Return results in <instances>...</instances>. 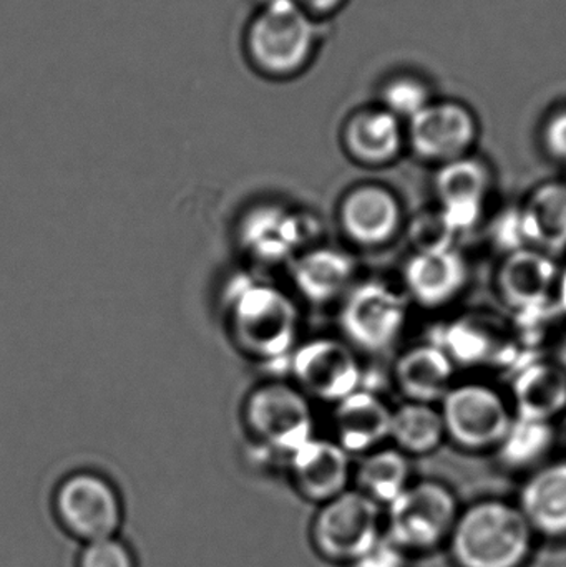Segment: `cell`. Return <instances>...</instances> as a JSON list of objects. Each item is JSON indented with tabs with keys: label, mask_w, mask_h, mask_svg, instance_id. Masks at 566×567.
Segmentation results:
<instances>
[{
	"label": "cell",
	"mask_w": 566,
	"mask_h": 567,
	"mask_svg": "<svg viewBox=\"0 0 566 567\" xmlns=\"http://www.w3.org/2000/svg\"><path fill=\"white\" fill-rule=\"evenodd\" d=\"M544 140L550 155L566 162V110L550 116L545 125Z\"/></svg>",
	"instance_id": "d6a6232c"
},
{
	"label": "cell",
	"mask_w": 566,
	"mask_h": 567,
	"mask_svg": "<svg viewBox=\"0 0 566 567\" xmlns=\"http://www.w3.org/2000/svg\"><path fill=\"white\" fill-rule=\"evenodd\" d=\"M295 385L306 396L339 403L358 390L361 367L341 340L312 339L296 347L288 363Z\"/></svg>",
	"instance_id": "8fae6325"
},
{
	"label": "cell",
	"mask_w": 566,
	"mask_h": 567,
	"mask_svg": "<svg viewBox=\"0 0 566 567\" xmlns=\"http://www.w3.org/2000/svg\"><path fill=\"white\" fill-rule=\"evenodd\" d=\"M442 350L452 362L487 365L508 355V346L494 327L481 319H462L445 329Z\"/></svg>",
	"instance_id": "d4e9b609"
},
{
	"label": "cell",
	"mask_w": 566,
	"mask_h": 567,
	"mask_svg": "<svg viewBox=\"0 0 566 567\" xmlns=\"http://www.w3.org/2000/svg\"><path fill=\"white\" fill-rule=\"evenodd\" d=\"M289 480L308 502L322 503L348 492L352 468L349 453L331 440L311 439L286 460Z\"/></svg>",
	"instance_id": "4fadbf2b"
},
{
	"label": "cell",
	"mask_w": 566,
	"mask_h": 567,
	"mask_svg": "<svg viewBox=\"0 0 566 567\" xmlns=\"http://www.w3.org/2000/svg\"><path fill=\"white\" fill-rule=\"evenodd\" d=\"M382 535L381 506L358 489L319 505L311 523L312 548L338 565H351Z\"/></svg>",
	"instance_id": "52a82bcc"
},
{
	"label": "cell",
	"mask_w": 566,
	"mask_h": 567,
	"mask_svg": "<svg viewBox=\"0 0 566 567\" xmlns=\"http://www.w3.org/2000/svg\"><path fill=\"white\" fill-rule=\"evenodd\" d=\"M555 432L550 422L514 419L497 446L502 463L511 470H531L541 465L554 449Z\"/></svg>",
	"instance_id": "83f0119b"
},
{
	"label": "cell",
	"mask_w": 566,
	"mask_h": 567,
	"mask_svg": "<svg viewBox=\"0 0 566 567\" xmlns=\"http://www.w3.org/2000/svg\"><path fill=\"white\" fill-rule=\"evenodd\" d=\"M266 2H268V0H266Z\"/></svg>",
	"instance_id": "8d00e7d4"
},
{
	"label": "cell",
	"mask_w": 566,
	"mask_h": 567,
	"mask_svg": "<svg viewBox=\"0 0 566 567\" xmlns=\"http://www.w3.org/2000/svg\"><path fill=\"white\" fill-rule=\"evenodd\" d=\"M321 236L318 219L282 205H259L239 221L238 239L246 256L263 266L292 262Z\"/></svg>",
	"instance_id": "ba28073f"
},
{
	"label": "cell",
	"mask_w": 566,
	"mask_h": 567,
	"mask_svg": "<svg viewBox=\"0 0 566 567\" xmlns=\"http://www.w3.org/2000/svg\"><path fill=\"white\" fill-rule=\"evenodd\" d=\"M514 400L518 419L552 422L566 409V372L555 363L524 367L515 377Z\"/></svg>",
	"instance_id": "cb8c5ba5"
},
{
	"label": "cell",
	"mask_w": 566,
	"mask_h": 567,
	"mask_svg": "<svg viewBox=\"0 0 566 567\" xmlns=\"http://www.w3.org/2000/svg\"><path fill=\"white\" fill-rule=\"evenodd\" d=\"M454 362L451 357L435 346H421L409 350L395 365V380L402 392L419 403L444 400L451 390Z\"/></svg>",
	"instance_id": "603a6c76"
},
{
	"label": "cell",
	"mask_w": 566,
	"mask_h": 567,
	"mask_svg": "<svg viewBox=\"0 0 566 567\" xmlns=\"http://www.w3.org/2000/svg\"><path fill=\"white\" fill-rule=\"evenodd\" d=\"M302 9L308 13H318V16H325V13L335 12L338 10L346 0H296Z\"/></svg>",
	"instance_id": "836d02e7"
},
{
	"label": "cell",
	"mask_w": 566,
	"mask_h": 567,
	"mask_svg": "<svg viewBox=\"0 0 566 567\" xmlns=\"http://www.w3.org/2000/svg\"><path fill=\"white\" fill-rule=\"evenodd\" d=\"M558 359H560V367L566 372V340L562 343L560 352H558Z\"/></svg>",
	"instance_id": "d590c367"
},
{
	"label": "cell",
	"mask_w": 566,
	"mask_h": 567,
	"mask_svg": "<svg viewBox=\"0 0 566 567\" xmlns=\"http://www.w3.org/2000/svg\"><path fill=\"white\" fill-rule=\"evenodd\" d=\"M408 320L405 297L381 282H364L346 293L341 327L359 349L382 352L401 336Z\"/></svg>",
	"instance_id": "9c48e42d"
},
{
	"label": "cell",
	"mask_w": 566,
	"mask_h": 567,
	"mask_svg": "<svg viewBox=\"0 0 566 567\" xmlns=\"http://www.w3.org/2000/svg\"><path fill=\"white\" fill-rule=\"evenodd\" d=\"M428 85L415 76L392 79L382 90V109L401 120H412L431 105Z\"/></svg>",
	"instance_id": "f1b7e54d"
},
{
	"label": "cell",
	"mask_w": 566,
	"mask_h": 567,
	"mask_svg": "<svg viewBox=\"0 0 566 567\" xmlns=\"http://www.w3.org/2000/svg\"><path fill=\"white\" fill-rule=\"evenodd\" d=\"M454 226L445 218L444 213L439 212L422 213L412 221L409 228L412 245L418 249V255L424 252H441L452 249L455 236Z\"/></svg>",
	"instance_id": "f546056e"
},
{
	"label": "cell",
	"mask_w": 566,
	"mask_h": 567,
	"mask_svg": "<svg viewBox=\"0 0 566 567\" xmlns=\"http://www.w3.org/2000/svg\"><path fill=\"white\" fill-rule=\"evenodd\" d=\"M76 567H138V561L128 543L120 536H112L82 545Z\"/></svg>",
	"instance_id": "4dcf8cb0"
},
{
	"label": "cell",
	"mask_w": 566,
	"mask_h": 567,
	"mask_svg": "<svg viewBox=\"0 0 566 567\" xmlns=\"http://www.w3.org/2000/svg\"><path fill=\"white\" fill-rule=\"evenodd\" d=\"M441 415L445 435L467 450L497 449L514 420L495 390L475 383L449 390Z\"/></svg>",
	"instance_id": "30bf717a"
},
{
	"label": "cell",
	"mask_w": 566,
	"mask_h": 567,
	"mask_svg": "<svg viewBox=\"0 0 566 567\" xmlns=\"http://www.w3.org/2000/svg\"><path fill=\"white\" fill-rule=\"evenodd\" d=\"M339 225L356 245L374 248L398 233L401 206L389 189L374 185L359 186L342 198Z\"/></svg>",
	"instance_id": "5bb4252c"
},
{
	"label": "cell",
	"mask_w": 566,
	"mask_h": 567,
	"mask_svg": "<svg viewBox=\"0 0 566 567\" xmlns=\"http://www.w3.org/2000/svg\"><path fill=\"white\" fill-rule=\"evenodd\" d=\"M409 473L411 466L401 450H375L356 470V489L379 506H389L411 485Z\"/></svg>",
	"instance_id": "484cf974"
},
{
	"label": "cell",
	"mask_w": 566,
	"mask_h": 567,
	"mask_svg": "<svg viewBox=\"0 0 566 567\" xmlns=\"http://www.w3.org/2000/svg\"><path fill=\"white\" fill-rule=\"evenodd\" d=\"M535 536L518 505L482 499L462 509L447 546L455 567H525Z\"/></svg>",
	"instance_id": "7a4b0ae2"
},
{
	"label": "cell",
	"mask_w": 566,
	"mask_h": 567,
	"mask_svg": "<svg viewBox=\"0 0 566 567\" xmlns=\"http://www.w3.org/2000/svg\"><path fill=\"white\" fill-rule=\"evenodd\" d=\"M392 412L382 400L356 390L336 406V443L349 455L372 452L391 436Z\"/></svg>",
	"instance_id": "d6986e66"
},
{
	"label": "cell",
	"mask_w": 566,
	"mask_h": 567,
	"mask_svg": "<svg viewBox=\"0 0 566 567\" xmlns=\"http://www.w3.org/2000/svg\"><path fill=\"white\" fill-rule=\"evenodd\" d=\"M356 262L348 252L312 246L291 262V279L302 299L328 303L348 292Z\"/></svg>",
	"instance_id": "ac0fdd59"
},
{
	"label": "cell",
	"mask_w": 566,
	"mask_h": 567,
	"mask_svg": "<svg viewBox=\"0 0 566 567\" xmlns=\"http://www.w3.org/2000/svg\"><path fill=\"white\" fill-rule=\"evenodd\" d=\"M404 143L401 120L384 109L362 110L346 123L344 146L356 162L379 166L392 162Z\"/></svg>",
	"instance_id": "7402d4cb"
},
{
	"label": "cell",
	"mask_w": 566,
	"mask_h": 567,
	"mask_svg": "<svg viewBox=\"0 0 566 567\" xmlns=\"http://www.w3.org/2000/svg\"><path fill=\"white\" fill-rule=\"evenodd\" d=\"M558 268L552 256L538 249L512 251L498 271L502 299L521 312L544 309L558 286Z\"/></svg>",
	"instance_id": "2e32d148"
},
{
	"label": "cell",
	"mask_w": 566,
	"mask_h": 567,
	"mask_svg": "<svg viewBox=\"0 0 566 567\" xmlns=\"http://www.w3.org/2000/svg\"><path fill=\"white\" fill-rule=\"evenodd\" d=\"M52 508L60 528L82 545L120 536L125 518L119 488L92 470H79L62 478L53 492Z\"/></svg>",
	"instance_id": "5b68a950"
},
{
	"label": "cell",
	"mask_w": 566,
	"mask_h": 567,
	"mask_svg": "<svg viewBox=\"0 0 566 567\" xmlns=\"http://www.w3.org/2000/svg\"><path fill=\"white\" fill-rule=\"evenodd\" d=\"M461 512L449 486L415 483L388 506L384 535L409 555L429 553L447 545Z\"/></svg>",
	"instance_id": "8992f818"
},
{
	"label": "cell",
	"mask_w": 566,
	"mask_h": 567,
	"mask_svg": "<svg viewBox=\"0 0 566 567\" xmlns=\"http://www.w3.org/2000/svg\"><path fill=\"white\" fill-rule=\"evenodd\" d=\"M348 567H409V553L382 535L364 555Z\"/></svg>",
	"instance_id": "1f68e13d"
},
{
	"label": "cell",
	"mask_w": 566,
	"mask_h": 567,
	"mask_svg": "<svg viewBox=\"0 0 566 567\" xmlns=\"http://www.w3.org/2000/svg\"><path fill=\"white\" fill-rule=\"evenodd\" d=\"M409 292L422 306L439 307L451 302L467 281V266L454 248L415 255L405 266Z\"/></svg>",
	"instance_id": "44dd1931"
},
{
	"label": "cell",
	"mask_w": 566,
	"mask_h": 567,
	"mask_svg": "<svg viewBox=\"0 0 566 567\" xmlns=\"http://www.w3.org/2000/svg\"><path fill=\"white\" fill-rule=\"evenodd\" d=\"M316 42L318 30L311 13L296 0H268L248 32L253 62L263 72L278 76L305 69L315 53Z\"/></svg>",
	"instance_id": "277c9868"
},
{
	"label": "cell",
	"mask_w": 566,
	"mask_h": 567,
	"mask_svg": "<svg viewBox=\"0 0 566 567\" xmlns=\"http://www.w3.org/2000/svg\"><path fill=\"white\" fill-rule=\"evenodd\" d=\"M525 248L538 249L545 255L566 251V185L545 183L538 186L527 205L518 209Z\"/></svg>",
	"instance_id": "ffe728a7"
},
{
	"label": "cell",
	"mask_w": 566,
	"mask_h": 567,
	"mask_svg": "<svg viewBox=\"0 0 566 567\" xmlns=\"http://www.w3.org/2000/svg\"><path fill=\"white\" fill-rule=\"evenodd\" d=\"M518 508L535 535L566 539V462L542 466L522 486Z\"/></svg>",
	"instance_id": "e0dca14e"
},
{
	"label": "cell",
	"mask_w": 566,
	"mask_h": 567,
	"mask_svg": "<svg viewBox=\"0 0 566 567\" xmlns=\"http://www.w3.org/2000/svg\"><path fill=\"white\" fill-rule=\"evenodd\" d=\"M441 212L455 231L472 228L481 218L491 192V173L478 159L464 158L445 163L435 178Z\"/></svg>",
	"instance_id": "9a60e30c"
},
{
	"label": "cell",
	"mask_w": 566,
	"mask_h": 567,
	"mask_svg": "<svg viewBox=\"0 0 566 567\" xmlns=\"http://www.w3.org/2000/svg\"><path fill=\"white\" fill-rule=\"evenodd\" d=\"M223 320L236 350L259 365H288L298 347V307L275 284L233 279L223 296Z\"/></svg>",
	"instance_id": "6da1fadb"
},
{
	"label": "cell",
	"mask_w": 566,
	"mask_h": 567,
	"mask_svg": "<svg viewBox=\"0 0 566 567\" xmlns=\"http://www.w3.org/2000/svg\"><path fill=\"white\" fill-rule=\"evenodd\" d=\"M557 299L566 313V271L560 276V279H558Z\"/></svg>",
	"instance_id": "e575fe53"
},
{
	"label": "cell",
	"mask_w": 566,
	"mask_h": 567,
	"mask_svg": "<svg viewBox=\"0 0 566 567\" xmlns=\"http://www.w3.org/2000/svg\"><path fill=\"white\" fill-rule=\"evenodd\" d=\"M241 422L256 446L286 460L315 439L308 396L282 380H268L249 390L241 406Z\"/></svg>",
	"instance_id": "3957f363"
},
{
	"label": "cell",
	"mask_w": 566,
	"mask_h": 567,
	"mask_svg": "<svg viewBox=\"0 0 566 567\" xmlns=\"http://www.w3.org/2000/svg\"><path fill=\"white\" fill-rule=\"evenodd\" d=\"M408 136L415 155L445 165L464 158L472 148L477 138V122L461 103L432 102L409 120Z\"/></svg>",
	"instance_id": "7c38bea8"
},
{
	"label": "cell",
	"mask_w": 566,
	"mask_h": 567,
	"mask_svg": "<svg viewBox=\"0 0 566 567\" xmlns=\"http://www.w3.org/2000/svg\"><path fill=\"white\" fill-rule=\"evenodd\" d=\"M445 436L441 412L429 403L411 402L392 412L391 436L402 453L434 452Z\"/></svg>",
	"instance_id": "4316f807"
}]
</instances>
